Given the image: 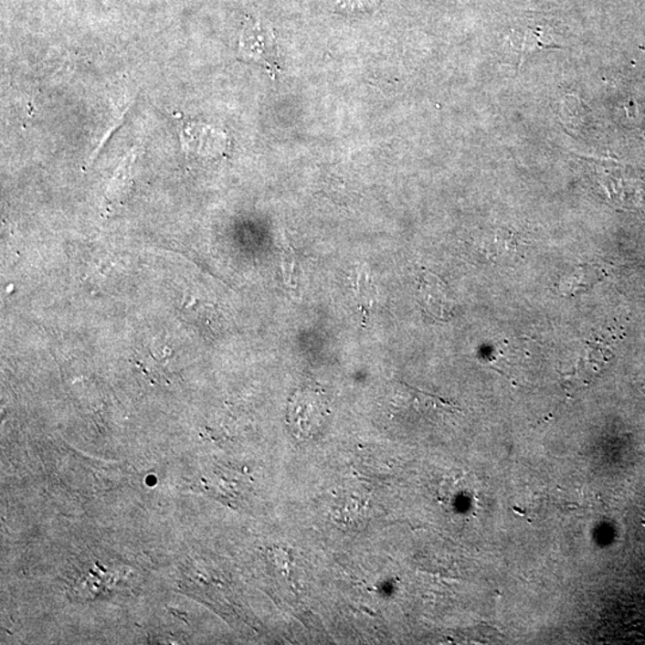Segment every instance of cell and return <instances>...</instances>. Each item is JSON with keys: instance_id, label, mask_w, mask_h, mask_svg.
<instances>
[{"instance_id": "1", "label": "cell", "mask_w": 645, "mask_h": 645, "mask_svg": "<svg viewBox=\"0 0 645 645\" xmlns=\"http://www.w3.org/2000/svg\"><path fill=\"white\" fill-rule=\"evenodd\" d=\"M328 416V402L322 392L301 388L290 400L287 421L295 438L309 440L321 433Z\"/></svg>"}, {"instance_id": "2", "label": "cell", "mask_w": 645, "mask_h": 645, "mask_svg": "<svg viewBox=\"0 0 645 645\" xmlns=\"http://www.w3.org/2000/svg\"><path fill=\"white\" fill-rule=\"evenodd\" d=\"M239 53L244 59L259 62L270 71L278 69L273 30L259 19H247L240 33Z\"/></svg>"}, {"instance_id": "3", "label": "cell", "mask_w": 645, "mask_h": 645, "mask_svg": "<svg viewBox=\"0 0 645 645\" xmlns=\"http://www.w3.org/2000/svg\"><path fill=\"white\" fill-rule=\"evenodd\" d=\"M418 301L423 311L438 321L450 320L456 308V301L445 283L430 271H425L419 277Z\"/></svg>"}, {"instance_id": "4", "label": "cell", "mask_w": 645, "mask_h": 645, "mask_svg": "<svg viewBox=\"0 0 645 645\" xmlns=\"http://www.w3.org/2000/svg\"><path fill=\"white\" fill-rule=\"evenodd\" d=\"M509 47L518 57L520 68L523 62L537 53L538 50L547 48H562V41L559 40L554 30L547 29L546 26H527V28L513 30L507 37Z\"/></svg>"}, {"instance_id": "5", "label": "cell", "mask_w": 645, "mask_h": 645, "mask_svg": "<svg viewBox=\"0 0 645 645\" xmlns=\"http://www.w3.org/2000/svg\"><path fill=\"white\" fill-rule=\"evenodd\" d=\"M354 297L357 306L363 313L364 321L372 312L376 305V291L373 285L371 275L366 270L357 271L355 283H354Z\"/></svg>"}, {"instance_id": "6", "label": "cell", "mask_w": 645, "mask_h": 645, "mask_svg": "<svg viewBox=\"0 0 645 645\" xmlns=\"http://www.w3.org/2000/svg\"><path fill=\"white\" fill-rule=\"evenodd\" d=\"M135 151H137V149L132 150L131 153L122 159V164H120L114 178H112L111 185V188H109L107 196L109 205L122 199V194L126 192L128 185H130L131 174L132 170H133L135 161Z\"/></svg>"}, {"instance_id": "7", "label": "cell", "mask_w": 645, "mask_h": 645, "mask_svg": "<svg viewBox=\"0 0 645 645\" xmlns=\"http://www.w3.org/2000/svg\"><path fill=\"white\" fill-rule=\"evenodd\" d=\"M282 270L283 278H285L287 285L292 287V289H294V287H297L298 263L297 256H295V252L292 247L286 246L285 248H283Z\"/></svg>"}, {"instance_id": "8", "label": "cell", "mask_w": 645, "mask_h": 645, "mask_svg": "<svg viewBox=\"0 0 645 645\" xmlns=\"http://www.w3.org/2000/svg\"><path fill=\"white\" fill-rule=\"evenodd\" d=\"M592 268H581L578 270L577 273H575L574 277L568 281V287L570 292H580V291H585L587 287L592 285L594 281H597V275L599 273H593Z\"/></svg>"}, {"instance_id": "9", "label": "cell", "mask_w": 645, "mask_h": 645, "mask_svg": "<svg viewBox=\"0 0 645 645\" xmlns=\"http://www.w3.org/2000/svg\"><path fill=\"white\" fill-rule=\"evenodd\" d=\"M100 2H103V0H100Z\"/></svg>"}]
</instances>
